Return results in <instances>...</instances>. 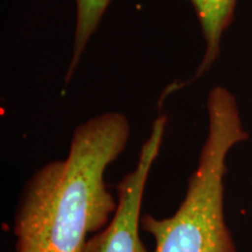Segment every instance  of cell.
Here are the masks:
<instances>
[{
  "mask_svg": "<svg viewBox=\"0 0 252 252\" xmlns=\"http://www.w3.org/2000/svg\"><path fill=\"white\" fill-rule=\"evenodd\" d=\"M166 124L163 115L154 121L134 168L117 186L115 215L105 228L88 239L82 252H149L140 238L141 206L147 179L161 149Z\"/></svg>",
  "mask_w": 252,
  "mask_h": 252,
  "instance_id": "3",
  "label": "cell"
},
{
  "mask_svg": "<svg viewBox=\"0 0 252 252\" xmlns=\"http://www.w3.org/2000/svg\"><path fill=\"white\" fill-rule=\"evenodd\" d=\"M130 133L127 117L117 111L75 128L68 156L36 169L21 189L13 220L17 252H82L88 239L109 224L118 198L104 176Z\"/></svg>",
  "mask_w": 252,
  "mask_h": 252,
  "instance_id": "1",
  "label": "cell"
},
{
  "mask_svg": "<svg viewBox=\"0 0 252 252\" xmlns=\"http://www.w3.org/2000/svg\"><path fill=\"white\" fill-rule=\"evenodd\" d=\"M188 1L193 5L207 47L203 60L201 61L200 67L194 76L180 88L197 80L198 77L206 74L208 69H210L214 64L220 54L223 33L228 30L234 20L237 0H188Z\"/></svg>",
  "mask_w": 252,
  "mask_h": 252,
  "instance_id": "4",
  "label": "cell"
},
{
  "mask_svg": "<svg viewBox=\"0 0 252 252\" xmlns=\"http://www.w3.org/2000/svg\"><path fill=\"white\" fill-rule=\"evenodd\" d=\"M234 94L216 87L208 98V135L187 191L172 216H141L140 229L152 236L153 252H237L224 219L226 157L247 140Z\"/></svg>",
  "mask_w": 252,
  "mask_h": 252,
  "instance_id": "2",
  "label": "cell"
},
{
  "mask_svg": "<svg viewBox=\"0 0 252 252\" xmlns=\"http://www.w3.org/2000/svg\"><path fill=\"white\" fill-rule=\"evenodd\" d=\"M112 0H76V26L70 63L65 74V84H69L72 75L80 64L84 49L93 34L99 27L104 13Z\"/></svg>",
  "mask_w": 252,
  "mask_h": 252,
  "instance_id": "5",
  "label": "cell"
}]
</instances>
